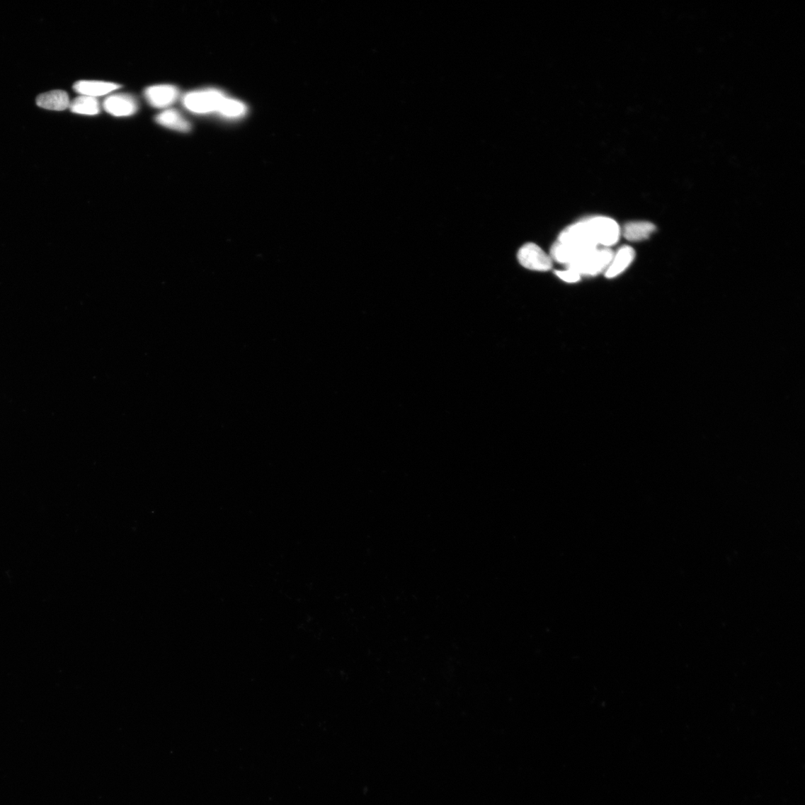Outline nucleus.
<instances>
[{
	"instance_id": "1",
	"label": "nucleus",
	"mask_w": 805,
	"mask_h": 805,
	"mask_svg": "<svg viewBox=\"0 0 805 805\" xmlns=\"http://www.w3.org/2000/svg\"><path fill=\"white\" fill-rule=\"evenodd\" d=\"M229 100L220 91L207 89L192 91L183 96L182 103L195 114L205 115L217 112L219 115Z\"/></svg>"
},
{
	"instance_id": "2",
	"label": "nucleus",
	"mask_w": 805,
	"mask_h": 805,
	"mask_svg": "<svg viewBox=\"0 0 805 805\" xmlns=\"http://www.w3.org/2000/svg\"><path fill=\"white\" fill-rule=\"evenodd\" d=\"M615 252L610 248L598 247L590 251L581 258L572 263L564 266L578 275L595 276L605 273L610 265Z\"/></svg>"
},
{
	"instance_id": "3",
	"label": "nucleus",
	"mask_w": 805,
	"mask_h": 805,
	"mask_svg": "<svg viewBox=\"0 0 805 805\" xmlns=\"http://www.w3.org/2000/svg\"><path fill=\"white\" fill-rule=\"evenodd\" d=\"M584 222L598 246L610 248L619 241L621 229L615 220L605 217H595Z\"/></svg>"
},
{
	"instance_id": "4",
	"label": "nucleus",
	"mask_w": 805,
	"mask_h": 805,
	"mask_svg": "<svg viewBox=\"0 0 805 805\" xmlns=\"http://www.w3.org/2000/svg\"><path fill=\"white\" fill-rule=\"evenodd\" d=\"M518 259L522 266L537 272H547L553 267V260L538 245L527 244L518 253Z\"/></svg>"
},
{
	"instance_id": "5",
	"label": "nucleus",
	"mask_w": 805,
	"mask_h": 805,
	"mask_svg": "<svg viewBox=\"0 0 805 805\" xmlns=\"http://www.w3.org/2000/svg\"><path fill=\"white\" fill-rule=\"evenodd\" d=\"M558 242L583 250L599 247L592 238L584 221L573 224L563 230L559 234Z\"/></svg>"
},
{
	"instance_id": "6",
	"label": "nucleus",
	"mask_w": 805,
	"mask_h": 805,
	"mask_svg": "<svg viewBox=\"0 0 805 805\" xmlns=\"http://www.w3.org/2000/svg\"><path fill=\"white\" fill-rule=\"evenodd\" d=\"M103 107L108 114L115 117H129L135 115L138 109L135 98L125 93L107 97Z\"/></svg>"
},
{
	"instance_id": "7",
	"label": "nucleus",
	"mask_w": 805,
	"mask_h": 805,
	"mask_svg": "<svg viewBox=\"0 0 805 805\" xmlns=\"http://www.w3.org/2000/svg\"><path fill=\"white\" fill-rule=\"evenodd\" d=\"M147 102L154 108H164L173 105L178 98V89L171 84H160L145 91Z\"/></svg>"
},
{
	"instance_id": "8",
	"label": "nucleus",
	"mask_w": 805,
	"mask_h": 805,
	"mask_svg": "<svg viewBox=\"0 0 805 805\" xmlns=\"http://www.w3.org/2000/svg\"><path fill=\"white\" fill-rule=\"evenodd\" d=\"M120 88L116 83L101 81H79L74 86L77 93L93 98L108 95Z\"/></svg>"
},
{
	"instance_id": "9",
	"label": "nucleus",
	"mask_w": 805,
	"mask_h": 805,
	"mask_svg": "<svg viewBox=\"0 0 805 805\" xmlns=\"http://www.w3.org/2000/svg\"><path fill=\"white\" fill-rule=\"evenodd\" d=\"M635 258L634 250L628 246L621 247L615 253L613 259L604 273L607 278H614L623 273Z\"/></svg>"
},
{
	"instance_id": "10",
	"label": "nucleus",
	"mask_w": 805,
	"mask_h": 805,
	"mask_svg": "<svg viewBox=\"0 0 805 805\" xmlns=\"http://www.w3.org/2000/svg\"><path fill=\"white\" fill-rule=\"evenodd\" d=\"M656 231V225L651 222H631L625 224L621 234L630 242H641L651 237Z\"/></svg>"
},
{
	"instance_id": "11",
	"label": "nucleus",
	"mask_w": 805,
	"mask_h": 805,
	"mask_svg": "<svg viewBox=\"0 0 805 805\" xmlns=\"http://www.w3.org/2000/svg\"><path fill=\"white\" fill-rule=\"evenodd\" d=\"M592 250L594 249L583 250L576 249L557 241L553 245L552 249H550V258L559 263L566 266L581 258L585 254Z\"/></svg>"
},
{
	"instance_id": "12",
	"label": "nucleus",
	"mask_w": 805,
	"mask_h": 805,
	"mask_svg": "<svg viewBox=\"0 0 805 805\" xmlns=\"http://www.w3.org/2000/svg\"><path fill=\"white\" fill-rule=\"evenodd\" d=\"M37 105L47 110L62 111L69 108L70 101L68 94L61 90L50 91L38 96Z\"/></svg>"
},
{
	"instance_id": "13",
	"label": "nucleus",
	"mask_w": 805,
	"mask_h": 805,
	"mask_svg": "<svg viewBox=\"0 0 805 805\" xmlns=\"http://www.w3.org/2000/svg\"><path fill=\"white\" fill-rule=\"evenodd\" d=\"M155 120L166 128L181 132H188L191 130L190 123L175 109H169L159 115Z\"/></svg>"
},
{
	"instance_id": "14",
	"label": "nucleus",
	"mask_w": 805,
	"mask_h": 805,
	"mask_svg": "<svg viewBox=\"0 0 805 805\" xmlns=\"http://www.w3.org/2000/svg\"><path fill=\"white\" fill-rule=\"evenodd\" d=\"M69 108L75 114L83 115H96L101 111V106L96 98L80 96L70 102Z\"/></svg>"
},
{
	"instance_id": "15",
	"label": "nucleus",
	"mask_w": 805,
	"mask_h": 805,
	"mask_svg": "<svg viewBox=\"0 0 805 805\" xmlns=\"http://www.w3.org/2000/svg\"><path fill=\"white\" fill-rule=\"evenodd\" d=\"M556 275L562 280L567 282V283H576L580 281L581 276L576 272L567 268L564 271H556Z\"/></svg>"
}]
</instances>
